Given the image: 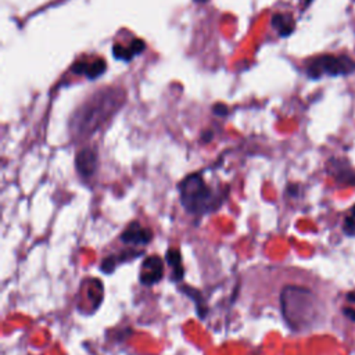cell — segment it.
Segmentation results:
<instances>
[{
  "label": "cell",
  "mask_w": 355,
  "mask_h": 355,
  "mask_svg": "<svg viewBox=\"0 0 355 355\" xmlns=\"http://www.w3.org/2000/svg\"><path fill=\"white\" fill-rule=\"evenodd\" d=\"M123 90L107 87L87 98L69 119V132L75 139L93 135L122 105Z\"/></svg>",
  "instance_id": "cell-1"
},
{
  "label": "cell",
  "mask_w": 355,
  "mask_h": 355,
  "mask_svg": "<svg viewBox=\"0 0 355 355\" xmlns=\"http://www.w3.org/2000/svg\"><path fill=\"white\" fill-rule=\"evenodd\" d=\"M280 309L286 323L295 331L311 329L320 315L318 297L309 288L295 284L282 290Z\"/></svg>",
  "instance_id": "cell-2"
},
{
  "label": "cell",
  "mask_w": 355,
  "mask_h": 355,
  "mask_svg": "<svg viewBox=\"0 0 355 355\" xmlns=\"http://www.w3.org/2000/svg\"><path fill=\"white\" fill-rule=\"evenodd\" d=\"M178 189L183 208L193 215H204L216 209L226 197L222 190L211 187L201 172L186 176L179 183Z\"/></svg>",
  "instance_id": "cell-3"
},
{
  "label": "cell",
  "mask_w": 355,
  "mask_h": 355,
  "mask_svg": "<svg viewBox=\"0 0 355 355\" xmlns=\"http://www.w3.org/2000/svg\"><path fill=\"white\" fill-rule=\"evenodd\" d=\"M355 71V61L345 54H323L306 65V75L311 79L322 76H347Z\"/></svg>",
  "instance_id": "cell-4"
},
{
  "label": "cell",
  "mask_w": 355,
  "mask_h": 355,
  "mask_svg": "<svg viewBox=\"0 0 355 355\" xmlns=\"http://www.w3.org/2000/svg\"><path fill=\"white\" fill-rule=\"evenodd\" d=\"M164 276V263L162 259L157 255L147 257L140 266L139 280L144 286H151L158 283Z\"/></svg>",
  "instance_id": "cell-5"
},
{
  "label": "cell",
  "mask_w": 355,
  "mask_h": 355,
  "mask_svg": "<svg viewBox=\"0 0 355 355\" xmlns=\"http://www.w3.org/2000/svg\"><path fill=\"white\" fill-rule=\"evenodd\" d=\"M75 166L82 178H92L97 169V153L90 148H82L75 157Z\"/></svg>",
  "instance_id": "cell-6"
},
{
  "label": "cell",
  "mask_w": 355,
  "mask_h": 355,
  "mask_svg": "<svg viewBox=\"0 0 355 355\" xmlns=\"http://www.w3.org/2000/svg\"><path fill=\"white\" fill-rule=\"evenodd\" d=\"M153 239V232L147 227H143L139 222H132L125 232L121 234V240L132 245H144Z\"/></svg>",
  "instance_id": "cell-7"
},
{
  "label": "cell",
  "mask_w": 355,
  "mask_h": 355,
  "mask_svg": "<svg viewBox=\"0 0 355 355\" xmlns=\"http://www.w3.org/2000/svg\"><path fill=\"white\" fill-rule=\"evenodd\" d=\"M107 68V64L104 60H94V61H85V62H78L72 65V71L78 75H85L89 79H96L97 76L103 75Z\"/></svg>",
  "instance_id": "cell-8"
},
{
  "label": "cell",
  "mask_w": 355,
  "mask_h": 355,
  "mask_svg": "<svg viewBox=\"0 0 355 355\" xmlns=\"http://www.w3.org/2000/svg\"><path fill=\"white\" fill-rule=\"evenodd\" d=\"M144 47H146L144 42L140 40V39H136V40H133V42L130 43L129 47H123V46H121V44H115V46L112 47V54H114V57L118 58V60L130 61L135 55L140 54V53L144 50Z\"/></svg>",
  "instance_id": "cell-9"
},
{
  "label": "cell",
  "mask_w": 355,
  "mask_h": 355,
  "mask_svg": "<svg viewBox=\"0 0 355 355\" xmlns=\"http://www.w3.org/2000/svg\"><path fill=\"white\" fill-rule=\"evenodd\" d=\"M272 25L280 36H288L294 31V19L288 14L277 12L272 18Z\"/></svg>",
  "instance_id": "cell-10"
},
{
  "label": "cell",
  "mask_w": 355,
  "mask_h": 355,
  "mask_svg": "<svg viewBox=\"0 0 355 355\" xmlns=\"http://www.w3.org/2000/svg\"><path fill=\"white\" fill-rule=\"evenodd\" d=\"M166 261L172 269V276H173V280H178L180 282L183 279V263H182V257H180V251L178 248H169L166 251Z\"/></svg>",
  "instance_id": "cell-11"
},
{
  "label": "cell",
  "mask_w": 355,
  "mask_h": 355,
  "mask_svg": "<svg viewBox=\"0 0 355 355\" xmlns=\"http://www.w3.org/2000/svg\"><path fill=\"white\" fill-rule=\"evenodd\" d=\"M136 255H140V252H132V254H129L128 250H125V251L121 252L119 255H110V257H107V258L103 259V262H101V269H103V272L110 273V272H112V270L116 268V265H118L119 262H123V259H128V258L136 257Z\"/></svg>",
  "instance_id": "cell-12"
},
{
  "label": "cell",
  "mask_w": 355,
  "mask_h": 355,
  "mask_svg": "<svg viewBox=\"0 0 355 355\" xmlns=\"http://www.w3.org/2000/svg\"><path fill=\"white\" fill-rule=\"evenodd\" d=\"M344 232L349 236H355V205L351 208L349 215L344 220Z\"/></svg>",
  "instance_id": "cell-13"
},
{
  "label": "cell",
  "mask_w": 355,
  "mask_h": 355,
  "mask_svg": "<svg viewBox=\"0 0 355 355\" xmlns=\"http://www.w3.org/2000/svg\"><path fill=\"white\" fill-rule=\"evenodd\" d=\"M212 111H214V114L222 116V115H226V114H227V107H226L225 104H220V103H219V104H215V105H214Z\"/></svg>",
  "instance_id": "cell-14"
},
{
  "label": "cell",
  "mask_w": 355,
  "mask_h": 355,
  "mask_svg": "<svg viewBox=\"0 0 355 355\" xmlns=\"http://www.w3.org/2000/svg\"><path fill=\"white\" fill-rule=\"evenodd\" d=\"M211 139H212V132H207V135L202 136V140H204V141H209Z\"/></svg>",
  "instance_id": "cell-15"
},
{
  "label": "cell",
  "mask_w": 355,
  "mask_h": 355,
  "mask_svg": "<svg viewBox=\"0 0 355 355\" xmlns=\"http://www.w3.org/2000/svg\"><path fill=\"white\" fill-rule=\"evenodd\" d=\"M347 298L351 301V302H355V293H351L347 295Z\"/></svg>",
  "instance_id": "cell-16"
},
{
  "label": "cell",
  "mask_w": 355,
  "mask_h": 355,
  "mask_svg": "<svg viewBox=\"0 0 355 355\" xmlns=\"http://www.w3.org/2000/svg\"><path fill=\"white\" fill-rule=\"evenodd\" d=\"M311 1H312V0H304V4H305V7H306V6H308Z\"/></svg>",
  "instance_id": "cell-17"
},
{
  "label": "cell",
  "mask_w": 355,
  "mask_h": 355,
  "mask_svg": "<svg viewBox=\"0 0 355 355\" xmlns=\"http://www.w3.org/2000/svg\"><path fill=\"white\" fill-rule=\"evenodd\" d=\"M196 1H198V3H207L208 0H196Z\"/></svg>",
  "instance_id": "cell-18"
}]
</instances>
